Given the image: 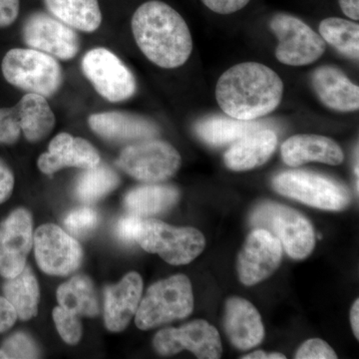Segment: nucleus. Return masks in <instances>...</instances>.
Here are the masks:
<instances>
[{
    "mask_svg": "<svg viewBox=\"0 0 359 359\" xmlns=\"http://www.w3.org/2000/svg\"><path fill=\"white\" fill-rule=\"evenodd\" d=\"M181 162V156L173 146L152 138L125 148L118 158L117 166L139 181L158 183L173 177Z\"/></svg>",
    "mask_w": 359,
    "mask_h": 359,
    "instance_id": "nucleus-8",
    "label": "nucleus"
},
{
    "mask_svg": "<svg viewBox=\"0 0 359 359\" xmlns=\"http://www.w3.org/2000/svg\"><path fill=\"white\" fill-rule=\"evenodd\" d=\"M90 128L103 139L112 142L142 141L159 134L157 125L146 118L121 111L96 113L90 116Z\"/></svg>",
    "mask_w": 359,
    "mask_h": 359,
    "instance_id": "nucleus-19",
    "label": "nucleus"
},
{
    "mask_svg": "<svg viewBox=\"0 0 359 359\" xmlns=\"http://www.w3.org/2000/svg\"><path fill=\"white\" fill-rule=\"evenodd\" d=\"M340 8L347 18L359 20V0H339Z\"/></svg>",
    "mask_w": 359,
    "mask_h": 359,
    "instance_id": "nucleus-41",
    "label": "nucleus"
},
{
    "mask_svg": "<svg viewBox=\"0 0 359 359\" xmlns=\"http://www.w3.org/2000/svg\"><path fill=\"white\" fill-rule=\"evenodd\" d=\"M250 223L275 236L292 259H306L316 245V236L309 219L287 205L264 203L254 212Z\"/></svg>",
    "mask_w": 359,
    "mask_h": 359,
    "instance_id": "nucleus-6",
    "label": "nucleus"
},
{
    "mask_svg": "<svg viewBox=\"0 0 359 359\" xmlns=\"http://www.w3.org/2000/svg\"><path fill=\"white\" fill-rule=\"evenodd\" d=\"M282 158L290 167H299L309 162H320L337 166L344 160L339 144L320 135H295L282 146Z\"/></svg>",
    "mask_w": 359,
    "mask_h": 359,
    "instance_id": "nucleus-21",
    "label": "nucleus"
},
{
    "mask_svg": "<svg viewBox=\"0 0 359 359\" xmlns=\"http://www.w3.org/2000/svg\"><path fill=\"white\" fill-rule=\"evenodd\" d=\"M33 245L37 264L47 275L68 276L81 264V245L56 224L40 226L33 236Z\"/></svg>",
    "mask_w": 359,
    "mask_h": 359,
    "instance_id": "nucleus-12",
    "label": "nucleus"
},
{
    "mask_svg": "<svg viewBox=\"0 0 359 359\" xmlns=\"http://www.w3.org/2000/svg\"><path fill=\"white\" fill-rule=\"evenodd\" d=\"M179 191L166 185L137 187L124 198L125 208L134 216L149 217L171 209L178 202Z\"/></svg>",
    "mask_w": 359,
    "mask_h": 359,
    "instance_id": "nucleus-26",
    "label": "nucleus"
},
{
    "mask_svg": "<svg viewBox=\"0 0 359 359\" xmlns=\"http://www.w3.org/2000/svg\"><path fill=\"white\" fill-rule=\"evenodd\" d=\"M311 84L321 102L330 109L340 112L358 110V86L339 68L321 66L314 70Z\"/></svg>",
    "mask_w": 359,
    "mask_h": 359,
    "instance_id": "nucleus-20",
    "label": "nucleus"
},
{
    "mask_svg": "<svg viewBox=\"0 0 359 359\" xmlns=\"http://www.w3.org/2000/svg\"><path fill=\"white\" fill-rule=\"evenodd\" d=\"M153 344L161 355L190 351L200 359H218L223 353L218 330L203 320L190 321L179 328L160 330L155 335Z\"/></svg>",
    "mask_w": 359,
    "mask_h": 359,
    "instance_id": "nucleus-13",
    "label": "nucleus"
},
{
    "mask_svg": "<svg viewBox=\"0 0 359 359\" xmlns=\"http://www.w3.org/2000/svg\"><path fill=\"white\" fill-rule=\"evenodd\" d=\"M193 309L190 280L185 275H175L149 287L135 314V323L142 330H152L188 318Z\"/></svg>",
    "mask_w": 359,
    "mask_h": 359,
    "instance_id": "nucleus-3",
    "label": "nucleus"
},
{
    "mask_svg": "<svg viewBox=\"0 0 359 359\" xmlns=\"http://www.w3.org/2000/svg\"><path fill=\"white\" fill-rule=\"evenodd\" d=\"M141 218L131 215L120 219L117 226V235L122 242L132 244L136 242V237L140 229Z\"/></svg>",
    "mask_w": 359,
    "mask_h": 359,
    "instance_id": "nucleus-36",
    "label": "nucleus"
},
{
    "mask_svg": "<svg viewBox=\"0 0 359 359\" xmlns=\"http://www.w3.org/2000/svg\"><path fill=\"white\" fill-rule=\"evenodd\" d=\"M273 128H276V125L268 121L238 120L230 116H212L200 120L196 124L195 132L209 145L223 146L235 143L252 132Z\"/></svg>",
    "mask_w": 359,
    "mask_h": 359,
    "instance_id": "nucleus-23",
    "label": "nucleus"
},
{
    "mask_svg": "<svg viewBox=\"0 0 359 359\" xmlns=\"http://www.w3.org/2000/svg\"><path fill=\"white\" fill-rule=\"evenodd\" d=\"M297 359H335L337 353L332 347L320 339L306 340L295 353Z\"/></svg>",
    "mask_w": 359,
    "mask_h": 359,
    "instance_id": "nucleus-35",
    "label": "nucleus"
},
{
    "mask_svg": "<svg viewBox=\"0 0 359 359\" xmlns=\"http://www.w3.org/2000/svg\"><path fill=\"white\" fill-rule=\"evenodd\" d=\"M81 69L97 93L109 102H123L136 93L133 73L109 49L97 47L86 52Z\"/></svg>",
    "mask_w": 359,
    "mask_h": 359,
    "instance_id": "nucleus-9",
    "label": "nucleus"
},
{
    "mask_svg": "<svg viewBox=\"0 0 359 359\" xmlns=\"http://www.w3.org/2000/svg\"><path fill=\"white\" fill-rule=\"evenodd\" d=\"M269 27L278 39L276 56L283 65H311L325 53L327 48L325 40L320 34L290 14H276L269 21Z\"/></svg>",
    "mask_w": 359,
    "mask_h": 359,
    "instance_id": "nucleus-10",
    "label": "nucleus"
},
{
    "mask_svg": "<svg viewBox=\"0 0 359 359\" xmlns=\"http://www.w3.org/2000/svg\"><path fill=\"white\" fill-rule=\"evenodd\" d=\"M136 243L173 266L190 264L205 247L204 235L197 229L170 226L158 219H141Z\"/></svg>",
    "mask_w": 359,
    "mask_h": 359,
    "instance_id": "nucleus-5",
    "label": "nucleus"
},
{
    "mask_svg": "<svg viewBox=\"0 0 359 359\" xmlns=\"http://www.w3.org/2000/svg\"><path fill=\"white\" fill-rule=\"evenodd\" d=\"M224 327L231 344L240 351H249L262 344L264 327L261 314L247 299L230 297L226 302Z\"/></svg>",
    "mask_w": 359,
    "mask_h": 359,
    "instance_id": "nucleus-18",
    "label": "nucleus"
},
{
    "mask_svg": "<svg viewBox=\"0 0 359 359\" xmlns=\"http://www.w3.org/2000/svg\"><path fill=\"white\" fill-rule=\"evenodd\" d=\"M283 247L280 241L264 229L250 233L237 259L241 283L255 285L269 278L280 266Z\"/></svg>",
    "mask_w": 359,
    "mask_h": 359,
    "instance_id": "nucleus-14",
    "label": "nucleus"
},
{
    "mask_svg": "<svg viewBox=\"0 0 359 359\" xmlns=\"http://www.w3.org/2000/svg\"><path fill=\"white\" fill-rule=\"evenodd\" d=\"M14 188V175L4 161L0 159V205L11 198Z\"/></svg>",
    "mask_w": 359,
    "mask_h": 359,
    "instance_id": "nucleus-39",
    "label": "nucleus"
},
{
    "mask_svg": "<svg viewBox=\"0 0 359 359\" xmlns=\"http://www.w3.org/2000/svg\"><path fill=\"white\" fill-rule=\"evenodd\" d=\"M39 346L25 332L11 335L0 347V359L39 358Z\"/></svg>",
    "mask_w": 359,
    "mask_h": 359,
    "instance_id": "nucleus-31",
    "label": "nucleus"
},
{
    "mask_svg": "<svg viewBox=\"0 0 359 359\" xmlns=\"http://www.w3.org/2000/svg\"><path fill=\"white\" fill-rule=\"evenodd\" d=\"M131 28L140 50L159 67H180L192 53L193 39L188 25L166 2H144L132 16Z\"/></svg>",
    "mask_w": 359,
    "mask_h": 359,
    "instance_id": "nucleus-1",
    "label": "nucleus"
},
{
    "mask_svg": "<svg viewBox=\"0 0 359 359\" xmlns=\"http://www.w3.org/2000/svg\"><path fill=\"white\" fill-rule=\"evenodd\" d=\"M56 295L61 308L78 316L95 318L100 313L95 289L88 276H73L58 287Z\"/></svg>",
    "mask_w": 359,
    "mask_h": 359,
    "instance_id": "nucleus-28",
    "label": "nucleus"
},
{
    "mask_svg": "<svg viewBox=\"0 0 359 359\" xmlns=\"http://www.w3.org/2000/svg\"><path fill=\"white\" fill-rule=\"evenodd\" d=\"M13 109L21 133L32 143L43 140L55 126V115L48 101L39 94H26Z\"/></svg>",
    "mask_w": 359,
    "mask_h": 359,
    "instance_id": "nucleus-24",
    "label": "nucleus"
},
{
    "mask_svg": "<svg viewBox=\"0 0 359 359\" xmlns=\"http://www.w3.org/2000/svg\"><path fill=\"white\" fill-rule=\"evenodd\" d=\"M143 292V280L137 273H127L116 285L104 290V323L112 332H123L138 309Z\"/></svg>",
    "mask_w": 359,
    "mask_h": 359,
    "instance_id": "nucleus-17",
    "label": "nucleus"
},
{
    "mask_svg": "<svg viewBox=\"0 0 359 359\" xmlns=\"http://www.w3.org/2000/svg\"><path fill=\"white\" fill-rule=\"evenodd\" d=\"M210 11L219 14L237 13L249 4L250 0H201Z\"/></svg>",
    "mask_w": 359,
    "mask_h": 359,
    "instance_id": "nucleus-37",
    "label": "nucleus"
},
{
    "mask_svg": "<svg viewBox=\"0 0 359 359\" xmlns=\"http://www.w3.org/2000/svg\"><path fill=\"white\" fill-rule=\"evenodd\" d=\"M243 359H285V355L282 353H266L263 351H255L248 354V355L242 356Z\"/></svg>",
    "mask_w": 359,
    "mask_h": 359,
    "instance_id": "nucleus-42",
    "label": "nucleus"
},
{
    "mask_svg": "<svg viewBox=\"0 0 359 359\" xmlns=\"http://www.w3.org/2000/svg\"><path fill=\"white\" fill-rule=\"evenodd\" d=\"M45 7L54 18L73 29L94 32L102 23L99 0H43Z\"/></svg>",
    "mask_w": 359,
    "mask_h": 359,
    "instance_id": "nucleus-25",
    "label": "nucleus"
},
{
    "mask_svg": "<svg viewBox=\"0 0 359 359\" xmlns=\"http://www.w3.org/2000/svg\"><path fill=\"white\" fill-rule=\"evenodd\" d=\"M7 82L27 93L49 98L63 83V71L56 58L32 48L11 49L1 62Z\"/></svg>",
    "mask_w": 359,
    "mask_h": 359,
    "instance_id": "nucleus-4",
    "label": "nucleus"
},
{
    "mask_svg": "<svg viewBox=\"0 0 359 359\" xmlns=\"http://www.w3.org/2000/svg\"><path fill=\"white\" fill-rule=\"evenodd\" d=\"M32 245V215L25 209L14 210L0 222V276L11 278L20 273Z\"/></svg>",
    "mask_w": 359,
    "mask_h": 359,
    "instance_id": "nucleus-15",
    "label": "nucleus"
},
{
    "mask_svg": "<svg viewBox=\"0 0 359 359\" xmlns=\"http://www.w3.org/2000/svg\"><path fill=\"white\" fill-rule=\"evenodd\" d=\"M351 327H353L354 337L359 339V301L354 302L351 311Z\"/></svg>",
    "mask_w": 359,
    "mask_h": 359,
    "instance_id": "nucleus-43",
    "label": "nucleus"
},
{
    "mask_svg": "<svg viewBox=\"0 0 359 359\" xmlns=\"http://www.w3.org/2000/svg\"><path fill=\"white\" fill-rule=\"evenodd\" d=\"M100 164V155L85 139L68 133L56 135L49 144L48 151L40 155L37 165L40 171L53 175L63 168L91 169Z\"/></svg>",
    "mask_w": 359,
    "mask_h": 359,
    "instance_id": "nucleus-16",
    "label": "nucleus"
},
{
    "mask_svg": "<svg viewBox=\"0 0 359 359\" xmlns=\"http://www.w3.org/2000/svg\"><path fill=\"white\" fill-rule=\"evenodd\" d=\"M120 178L115 171L105 165L86 169L78 177L75 194L78 199L85 203H93L115 190Z\"/></svg>",
    "mask_w": 359,
    "mask_h": 359,
    "instance_id": "nucleus-30",
    "label": "nucleus"
},
{
    "mask_svg": "<svg viewBox=\"0 0 359 359\" xmlns=\"http://www.w3.org/2000/svg\"><path fill=\"white\" fill-rule=\"evenodd\" d=\"M273 184L280 195L318 209L340 211L351 203V194L344 186L318 174L283 172L275 177Z\"/></svg>",
    "mask_w": 359,
    "mask_h": 359,
    "instance_id": "nucleus-7",
    "label": "nucleus"
},
{
    "mask_svg": "<svg viewBox=\"0 0 359 359\" xmlns=\"http://www.w3.org/2000/svg\"><path fill=\"white\" fill-rule=\"evenodd\" d=\"M278 145V137L271 129L252 132L235 142L224 154V164L233 171H248L268 162Z\"/></svg>",
    "mask_w": 359,
    "mask_h": 359,
    "instance_id": "nucleus-22",
    "label": "nucleus"
},
{
    "mask_svg": "<svg viewBox=\"0 0 359 359\" xmlns=\"http://www.w3.org/2000/svg\"><path fill=\"white\" fill-rule=\"evenodd\" d=\"M320 35L346 57H359V25L353 21L328 18L321 21Z\"/></svg>",
    "mask_w": 359,
    "mask_h": 359,
    "instance_id": "nucleus-29",
    "label": "nucleus"
},
{
    "mask_svg": "<svg viewBox=\"0 0 359 359\" xmlns=\"http://www.w3.org/2000/svg\"><path fill=\"white\" fill-rule=\"evenodd\" d=\"M283 94L280 77L268 66L245 62L233 66L219 77L216 98L230 117L256 120L273 112Z\"/></svg>",
    "mask_w": 359,
    "mask_h": 359,
    "instance_id": "nucleus-2",
    "label": "nucleus"
},
{
    "mask_svg": "<svg viewBox=\"0 0 359 359\" xmlns=\"http://www.w3.org/2000/svg\"><path fill=\"white\" fill-rule=\"evenodd\" d=\"M20 134L13 107L0 108V144L13 145L20 140Z\"/></svg>",
    "mask_w": 359,
    "mask_h": 359,
    "instance_id": "nucleus-34",
    "label": "nucleus"
},
{
    "mask_svg": "<svg viewBox=\"0 0 359 359\" xmlns=\"http://www.w3.org/2000/svg\"><path fill=\"white\" fill-rule=\"evenodd\" d=\"M52 316L61 339L70 346H76L82 337V325L77 314L59 306L53 309Z\"/></svg>",
    "mask_w": 359,
    "mask_h": 359,
    "instance_id": "nucleus-32",
    "label": "nucleus"
},
{
    "mask_svg": "<svg viewBox=\"0 0 359 359\" xmlns=\"http://www.w3.org/2000/svg\"><path fill=\"white\" fill-rule=\"evenodd\" d=\"M4 294L20 320H29L37 316L40 299L39 285L29 266H25L18 276L6 278Z\"/></svg>",
    "mask_w": 359,
    "mask_h": 359,
    "instance_id": "nucleus-27",
    "label": "nucleus"
},
{
    "mask_svg": "<svg viewBox=\"0 0 359 359\" xmlns=\"http://www.w3.org/2000/svg\"><path fill=\"white\" fill-rule=\"evenodd\" d=\"M98 214L90 208H80L67 215L65 226L67 230L78 237H84L98 226Z\"/></svg>",
    "mask_w": 359,
    "mask_h": 359,
    "instance_id": "nucleus-33",
    "label": "nucleus"
},
{
    "mask_svg": "<svg viewBox=\"0 0 359 359\" xmlns=\"http://www.w3.org/2000/svg\"><path fill=\"white\" fill-rule=\"evenodd\" d=\"M18 320V314L4 297H0V334L13 327Z\"/></svg>",
    "mask_w": 359,
    "mask_h": 359,
    "instance_id": "nucleus-40",
    "label": "nucleus"
},
{
    "mask_svg": "<svg viewBox=\"0 0 359 359\" xmlns=\"http://www.w3.org/2000/svg\"><path fill=\"white\" fill-rule=\"evenodd\" d=\"M22 37L29 48L60 60H71L80 50L76 30L43 11H35L26 18Z\"/></svg>",
    "mask_w": 359,
    "mask_h": 359,
    "instance_id": "nucleus-11",
    "label": "nucleus"
},
{
    "mask_svg": "<svg viewBox=\"0 0 359 359\" xmlns=\"http://www.w3.org/2000/svg\"><path fill=\"white\" fill-rule=\"evenodd\" d=\"M20 11V0H0V28L13 25Z\"/></svg>",
    "mask_w": 359,
    "mask_h": 359,
    "instance_id": "nucleus-38",
    "label": "nucleus"
}]
</instances>
